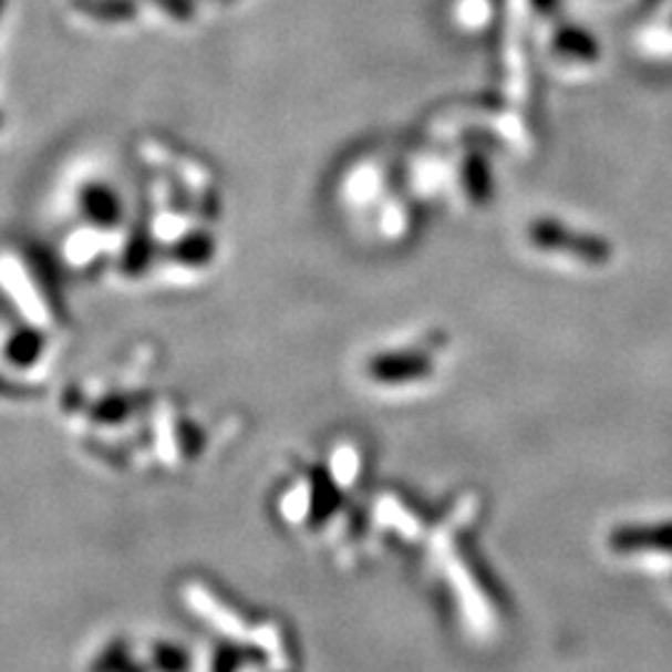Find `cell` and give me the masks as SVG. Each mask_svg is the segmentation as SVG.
<instances>
[{
	"label": "cell",
	"mask_w": 672,
	"mask_h": 672,
	"mask_svg": "<svg viewBox=\"0 0 672 672\" xmlns=\"http://www.w3.org/2000/svg\"><path fill=\"white\" fill-rule=\"evenodd\" d=\"M153 3L163 10L165 15L179 20V23H189V20L195 18L193 0H153Z\"/></svg>",
	"instance_id": "obj_9"
},
{
	"label": "cell",
	"mask_w": 672,
	"mask_h": 672,
	"mask_svg": "<svg viewBox=\"0 0 672 672\" xmlns=\"http://www.w3.org/2000/svg\"><path fill=\"white\" fill-rule=\"evenodd\" d=\"M40 349H43V337H40L35 329H20V332L8 339L6 356L13 361V364H30V361L40 356Z\"/></svg>",
	"instance_id": "obj_8"
},
{
	"label": "cell",
	"mask_w": 672,
	"mask_h": 672,
	"mask_svg": "<svg viewBox=\"0 0 672 672\" xmlns=\"http://www.w3.org/2000/svg\"><path fill=\"white\" fill-rule=\"evenodd\" d=\"M528 245L538 252H548L556 257H568L586 265H606L613 257V245L606 237L583 232V229L570 227L556 217H540L526 229Z\"/></svg>",
	"instance_id": "obj_1"
},
{
	"label": "cell",
	"mask_w": 672,
	"mask_h": 672,
	"mask_svg": "<svg viewBox=\"0 0 672 672\" xmlns=\"http://www.w3.org/2000/svg\"><path fill=\"white\" fill-rule=\"evenodd\" d=\"M490 187H494V179H490V169L486 165V159L480 155H471L464 163V189L471 203L476 205L488 203Z\"/></svg>",
	"instance_id": "obj_7"
},
{
	"label": "cell",
	"mask_w": 672,
	"mask_h": 672,
	"mask_svg": "<svg viewBox=\"0 0 672 672\" xmlns=\"http://www.w3.org/2000/svg\"><path fill=\"white\" fill-rule=\"evenodd\" d=\"M6 3H8V0H0V15H3V10H6Z\"/></svg>",
	"instance_id": "obj_10"
},
{
	"label": "cell",
	"mask_w": 672,
	"mask_h": 672,
	"mask_svg": "<svg viewBox=\"0 0 672 672\" xmlns=\"http://www.w3.org/2000/svg\"><path fill=\"white\" fill-rule=\"evenodd\" d=\"M215 252H217V242L215 237L207 232H189L169 247V257L185 267H205L213 262Z\"/></svg>",
	"instance_id": "obj_3"
},
{
	"label": "cell",
	"mask_w": 672,
	"mask_h": 672,
	"mask_svg": "<svg viewBox=\"0 0 672 672\" xmlns=\"http://www.w3.org/2000/svg\"><path fill=\"white\" fill-rule=\"evenodd\" d=\"M0 125H3V113H0Z\"/></svg>",
	"instance_id": "obj_11"
},
{
	"label": "cell",
	"mask_w": 672,
	"mask_h": 672,
	"mask_svg": "<svg viewBox=\"0 0 672 672\" xmlns=\"http://www.w3.org/2000/svg\"><path fill=\"white\" fill-rule=\"evenodd\" d=\"M80 13L103 23H127L137 18L135 0H73Z\"/></svg>",
	"instance_id": "obj_5"
},
{
	"label": "cell",
	"mask_w": 672,
	"mask_h": 672,
	"mask_svg": "<svg viewBox=\"0 0 672 672\" xmlns=\"http://www.w3.org/2000/svg\"><path fill=\"white\" fill-rule=\"evenodd\" d=\"M80 209L90 223L103 229H113L123 223V203H120L115 189L103 183H90L83 187Z\"/></svg>",
	"instance_id": "obj_2"
},
{
	"label": "cell",
	"mask_w": 672,
	"mask_h": 672,
	"mask_svg": "<svg viewBox=\"0 0 672 672\" xmlns=\"http://www.w3.org/2000/svg\"><path fill=\"white\" fill-rule=\"evenodd\" d=\"M155 257V242L149 237L147 227H137L133 235H130L125 252H123V272L127 277H143L149 265H153Z\"/></svg>",
	"instance_id": "obj_4"
},
{
	"label": "cell",
	"mask_w": 672,
	"mask_h": 672,
	"mask_svg": "<svg viewBox=\"0 0 672 672\" xmlns=\"http://www.w3.org/2000/svg\"><path fill=\"white\" fill-rule=\"evenodd\" d=\"M554 50L573 63H590L598 58L596 38H590L583 28H564V33L554 40Z\"/></svg>",
	"instance_id": "obj_6"
}]
</instances>
